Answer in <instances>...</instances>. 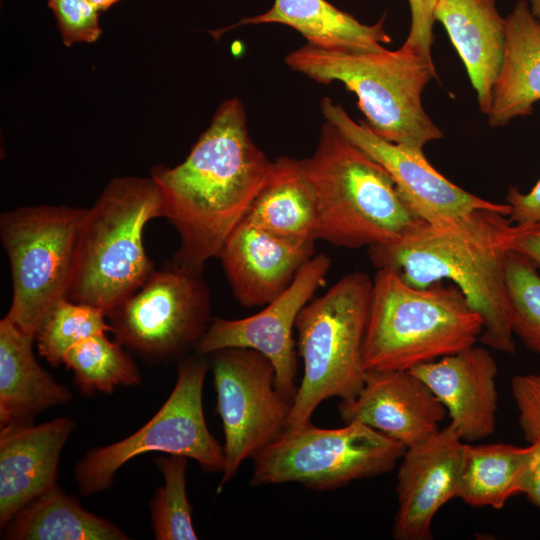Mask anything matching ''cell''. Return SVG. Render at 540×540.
<instances>
[{
    "label": "cell",
    "instance_id": "9c48e42d",
    "mask_svg": "<svg viewBox=\"0 0 540 540\" xmlns=\"http://www.w3.org/2000/svg\"><path fill=\"white\" fill-rule=\"evenodd\" d=\"M406 447L361 423L285 429L252 460L253 486L298 483L327 491L391 471Z\"/></svg>",
    "mask_w": 540,
    "mask_h": 540
},
{
    "label": "cell",
    "instance_id": "30bf717a",
    "mask_svg": "<svg viewBox=\"0 0 540 540\" xmlns=\"http://www.w3.org/2000/svg\"><path fill=\"white\" fill-rule=\"evenodd\" d=\"M207 368V361L200 357L180 361L172 392L143 427L120 441L90 449L75 466V482L81 494L109 489L121 466L152 451L191 458L205 472H223L224 447L209 431L203 411Z\"/></svg>",
    "mask_w": 540,
    "mask_h": 540
},
{
    "label": "cell",
    "instance_id": "ac0fdd59",
    "mask_svg": "<svg viewBox=\"0 0 540 540\" xmlns=\"http://www.w3.org/2000/svg\"><path fill=\"white\" fill-rule=\"evenodd\" d=\"M444 405L463 441L474 442L496 429L498 367L491 353L475 345L410 369Z\"/></svg>",
    "mask_w": 540,
    "mask_h": 540
},
{
    "label": "cell",
    "instance_id": "484cf974",
    "mask_svg": "<svg viewBox=\"0 0 540 540\" xmlns=\"http://www.w3.org/2000/svg\"><path fill=\"white\" fill-rule=\"evenodd\" d=\"M529 451V445L463 442L456 498L471 507L502 509L519 494L518 483Z\"/></svg>",
    "mask_w": 540,
    "mask_h": 540
},
{
    "label": "cell",
    "instance_id": "4fadbf2b",
    "mask_svg": "<svg viewBox=\"0 0 540 540\" xmlns=\"http://www.w3.org/2000/svg\"><path fill=\"white\" fill-rule=\"evenodd\" d=\"M330 266L327 255H314L290 286L258 313L241 319H212L196 353L203 356L233 347L262 353L274 366L277 389L293 402L298 389L293 328L302 308L326 282Z\"/></svg>",
    "mask_w": 540,
    "mask_h": 540
},
{
    "label": "cell",
    "instance_id": "7a4b0ae2",
    "mask_svg": "<svg viewBox=\"0 0 540 540\" xmlns=\"http://www.w3.org/2000/svg\"><path fill=\"white\" fill-rule=\"evenodd\" d=\"M516 230L508 215L478 210L446 223L420 221L395 240L369 247L368 255L377 269L393 268L415 288L451 281L481 316L480 342L513 354L505 259Z\"/></svg>",
    "mask_w": 540,
    "mask_h": 540
},
{
    "label": "cell",
    "instance_id": "5bb4252c",
    "mask_svg": "<svg viewBox=\"0 0 540 540\" xmlns=\"http://www.w3.org/2000/svg\"><path fill=\"white\" fill-rule=\"evenodd\" d=\"M321 111L326 121L387 170L409 209L421 220L446 223L478 210L510 215L511 207L507 203H493L467 192L435 170L424 152L382 139L330 98L322 99Z\"/></svg>",
    "mask_w": 540,
    "mask_h": 540
},
{
    "label": "cell",
    "instance_id": "cb8c5ba5",
    "mask_svg": "<svg viewBox=\"0 0 540 540\" xmlns=\"http://www.w3.org/2000/svg\"><path fill=\"white\" fill-rule=\"evenodd\" d=\"M244 221L280 237L316 241V200L302 159L281 156L272 161Z\"/></svg>",
    "mask_w": 540,
    "mask_h": 540
},
{
    "label": "cell",
    "instance_id": "836d02e7",
    "mask_svg": "<svg viewBox=\"0 0 540 540\" xmlns=\"http://www.w3.org/2000/svg\"><path fill=\"white\" fill-rule=\"evenodd\" d=\"M506 202L511 207L509 218L513 224L525 225L540 222V179L528 192L510 187Z\"/></svg>",
    "mask_w": 540,
    "mask_h": 540
},
{
    "label": "cell",
    "instance_id": "e575fe53",
    "mask_svg": "<svg viewBox=\"0 0 540 540\" xmlns=\"http://www.w3.org/2000/svg\"><path fill=\"white\" fill-rule=\"evenodd\" d=\"M529 446L530 451L519 479L518 492L540 507V437L529 443Z\"/></svg>",
    "mask_w": 540,
    "mask_h": 540
},
{
    "label": "cell",
    "instance_id": "d590c367",
    "mask_svg": "<svg viewBox=\"0 0 540 540\" xmlns=\"http://www.w3.org/2000/svg\"><path fill=\"white\" fill-rule=\"evenodd\" d=\"M510 249L519 252L540 268V222L517 225Z\"/></svg>",
    "mask_w": 540,
    "mask_h": 540
},
{
    "label": "cell",
    "instance_id": "d4e9b609",
    "mask_svg": "<svg viewBox=\"0 0 540 540\" xmlns=\"http://www.w3.org/2000/svg\"><path fill=\"white\" fill-rule=\"evenodd\" d=\"M13 540H127L114 523L81 507L56 484L21 508L4 527Z\"/></svg>",
    "mask_w": 540,
    "mask_h": 540
},
{
    "label": "cell",
    "instance_id": "603a6c76",
    "mask_svg": "<svg viewBox=\"0 0 540 540\" xmlns=\"http://www.w3.org/2000/svg\"><path fill=\"white\" fill-rule=\"evenodd\" d=\"M265 23L289 26L298 31L307 44L326 50L378 51L391 42L384 29V16L375 24L366 25L326 0H274L266 12L243 18L211 34L217 38L232 28Z\"/></svg>",
    "mask_w": 540,
    "mask_h": 540
},
{
    "label": "cell",
    "instance_id": "8d00e7d4",
    "mask_svg": "<svg viewBox=\"0 0 540 540\" xmlns=\"http://www.w3.org/2000/svg\"><path fill=\"white\" fill-rule=\"evenodd\" d=\"M90 1L98 8L100 12H103L120 0H90Z\"/></svg>",
    "mask_w": 540,
    "mask_h": 540
},
{
    "label": "cell",
    "instance_id": "7c38bea8",
    "mask_svg": "<svg viewBox=\"0 0 540 540\" xmlns=\"http://www.w3.org/2000/svg\"><path fill=\"white\" fill-rule=\"evenodd\" d=\"M212 373L225 436L220 493L244 461L253 459L286 429L292 401L277 389L271 361L254 349L213 352Z\"/></svg>",
    "mask_w": 540,
    "mask_h": 540
},
{
    "label": "cell",
    "instance_id": "ffe728a7",
    "mask_svg": "<svg viewBox=\"0 0 540 540\" xmlns=\"http://www.w3.org/2000/svg\"><path fill=\"white\" fill-rule=\"evenodd\" d=\"M435 19L447 31L487 116L505 53V18L496 0H437Z\"/></svg>",
    "mask_w": 540,
    "mask_h": 540
},
{
    "label": "cell",
    "instance_id": "8fae6325",
    "mask_svg": "<svg viewBox=\"0 0 540 540\" xmlns=\"http://www.w3.org/2000/svg\"><path fill=\"white\" fill-rule=\"evenodd\" d=\"M210 313L203 275L169 263L106 316L119 343L148 360L166 361L195 350Z\"/></svg>",
    "mask_w": 540,
    "mask_h": 540
},
{
    "label": "cell",
    "instance_id": "d6a6232c",
    "mask_svg": "<svg viewBox=\"0 0 540 540\" xmlns=\"http://www.w3.org/2000/svg\"><path fill=\"white\" fill-rule=\"evenodd\" d=\"M411 11V26L402 46L432 62L431 48L434 41V11L437 0H408Z\"/></svg>",
    "mask_w": 540,
    "mask_h": 540
},
{
    "label": "cell",
    "instance_id": "ba28073f",
    "mask_svg": "<svg viewBox=\"0 0 540 540\" xmlns=\"http://www.w3.org/2000/svg\"><path fill=\"white\" fill-rule=\"evenodd\" d=\"M87 209L22 206L0 216V238L11 269L12 301L6 314L35 339L49 310L68 298Z\"/></svg>",
    "mask_w": 540,
    "mask_h": 540
},
{
    "label": "cell",
    "instance_id": "7402d4cb",
    "mask_svg": "<svg viewBox=\"0 0 540 540\" xmlns=\"http://www.w3.org/2000/svg\"><path fill=\"white\" fill-rule=\"evenodd\" d=\"M34 338L0 320V425L31 424L37 414L69 402L72 394L36 360Z\"/></svg>",
    "mask_w": 540,
    "mask_h": 540
},
{
    "label": "cell",
    "instance_id": "6da1fadb",
    "mask_svg": "<svg viewBox=\"0 0 540 540\" xmlns=\"http://www.w3.org/2000/svg\"><path fill=\"white\" fill-rule=\"evenodd\" d=\"M271 166L249 135L238 98L220 104L183 162L153 166L150 177L161 190L164 217L180 240L171 264L203 274L245 219Z\"/></svg>",
    "mask_w": 540,
    "mask_h": 540
},
{
    "label": "cell",
    "instance_id": "4dcf8cb0",
    "mask_svg": "<svg viewBox=\"0 0 540 540\" xmlns=\"http://www.w3.org/2000/svg\"><path fill=\"white\" fill-rule=\"evenodd\" d=\"M47 4L56 18L65 46L93 43L100 38V11L90 0H47Z\"/></svg>",
    "mask_w": 540,
    "mask_h": 540
},
{
    "label": "cell",
    "instance_id": "9a60e30c",
    "mask_svg": "<svg viewBox=\"0 0 540 540\" xmlns=\"http://www.w3.org/2000/svg\"><path fill=\"white\" fill-rule=\"evenodd\" d=\"M462 445L458 432L448 424L405 449L397 473L394 539H432L435 515L457 497Z\"/></svg>",
    "mask_w": 540,
    "mask_h": 540
},
{
    "label": "cell",
    "instance_id": "4316f807",
    "mask_svg": "<svg viewBox=\"0 0 540 540\" xmlns=\"http://www.w3.org/2000/svg\"><path fill=\"white\" fill-rule=\"evenodd\" d=\"M63 364L74 374V383L86 395L111 393L118 386H135L141 375L123 345L106 333L89 336L71 347Z\"/></svg>",
    "mask_w": 540,
    "mask_h": 540
},
{
    "label": "cell",
    "instance_id": "d6986e66",
    "mask_svg": "<svg viewBox=\"0 0 540 540\" xmlns=\"http://www.w3.org/2000/svg\"><path fill=\"white\" fill-rule=\"evenodd\" d=\"M76 422L9 424L0 432V525L4 528L26 504L56 484L60 454Z\"/></svg>",
    "mask_w": 540,
    "mask_h": 540
},
{
    "label": "cell",
    "instance_id": "1f68e13d",
    "mask_svg": "<svg viewBox=\"0 0 540 540\" xmlns=\"http://www.w3.org/2000/svg\"><path fill=\"white\" fill-rule=\"evenodd\" d=\"M518 423L528 443L540 437V374H519L511 380Z\"/></svg>",
    "mask_w": 540,
    "mask_h": 540
},
{
    "label": "cell",
    "instance_id": "83f0119b",
    "mask_svg": "<svg viewBox=\"0 0 540 540\" xmlns=\"http://www.w3.org/2000/svg\"><path fill=\"white\" fill-rule=\"evenodd\" d=\"M106 317V313L97 307L68 298L60 300L49 310L36 332L40 356L51 366H58L63 363L66 352L79 341L112 332Z\"/></svg>",
    "mask_w": 540,
    "mask_h": 540
},
{
    "label": "cell",
    "instance_id": "f546056e",
    "mask_svg": "<svg viewBox=\"0 0 540 540\" xmlns=\"http://www.w3.org/2000/svg\"><path fill=\"white\" fill-rule=\"evenodd\" d=\"M505 281L513 334L540 355V274L525 256L510 249L505 259Z\"/></svg>",
    "mask_w": 540,
    "mask_h": 540
},
{
    "label": "cell",
    "instance_id": "e0dca14e",
    "mask_svg": "<svg viewBox=\"0 0 540 540\" xmlns=\"http://www.w3.org/2000/svg\"><path fill=\"white\" fill-rule=\"evenodd\" d=\"M313 240H293L242 221L220 259L234 297L243 307L264 306L283 293L314 256Z\"/></svg>",
    "mask_w": 540,
    "mask_h": 540
},
{
    "label": "cell",
    "instance_id": "f1b7e54d",
    "mask_svg": "<svg viewBox=\"0 0 540 540\" xmlns=\"http://www.w3.org/2000/svg\"><path fill=\"white\" fill-rule=\"evenodd\" d=\"M161 456L155 459L164 483L151 503V523L157 540H196L192 508L186 493L187 457Z\"/></svg>",
    "mask_w": 540,
    "mask_h": 540
},
{
    "label": "cell",
    "instance_id": "277c9868",
    "mask_svg": "<svg viewBox=\"0 0 540 540\" xmlns=\"http://www.w3.org/2000/svg\"><path fill=\"white\" fill-rule=\"evenodd\" d=\"M363 347L366 371L410 370L475 345L479 313L458 287L407 284L390 267L378 268Z\"/></svg>",
    "mask_w": 540,
    "mask_h": 540
},
{
    "label": "cell",
    "instance_id": "52a82bcc",
    "mask_svg": "<svg viewBox=\"0 0 540 540\" xmlns=\"http://www.w3.org/2000/svg\"><path fill=\"white\" fill-rule=\"evenodd\" d=\"M372 284L363 272L349 273L300 311L295 328L304 373L286 429L311 422L323 401L352 399L363 387V347Z\"/></svg>",
    "mask_w": 540,
    "mask_h": 540
},
{
    "label": "cell",
    "instance_id": "8992f818",
    "mask_svg": "<svg viewBox=\"0 0 540 540\" xmlns=\"http://www.w3.org/2000/svg\"><path fill=\"white\" fill-rule=\"evenodd\" d=\"M159 217L163 197L151 177L111 179L86 211L68 299L107 314L134 294L155 270L143 233Z\"/></svg>",
    "mask_w": 540,
    "mask_h": 540
},
{
    "label": "cell",
    "instance_id": "5b68a950",
    "mask_svg": "<svg viewBox=\"0 0 540 540\" xmlns=\"http://www.w3.org/2000/svg\"><path fill=\"white\" fill-rule=\"evenodd\" d=\"M285 63L318 83L341 82L356 95L364 123L384 140L423 152L443 137L422 104L424 88L436 77L434 64L404 46L338 51L306 44L288 53Z\"/></svg>",
    "mask_w": 540,
    "mask_h": 540
},
{
    "label": "cell",
    "instance_id": "44dd1931",
    "mask_svg": "<svg viewBox=\"0 0 540 540\" xmlns=\"http://www.w3.org/2000/svg\"><path fill=\"white\" fill-rule=\"evenodd\" d=\"M505 53L487 114L491 127L529 116L540 100V19L526 0L505 18Z\"/></svg>",
    "mask_w": 540,
    "mask_h": 540
},
{
    "label": "cell",
    "instance_id": "3957f363",
    "mask_svg": "<svg viewBox=\"0 0 540 540\" xmlns=\"http://www.w3.org/2000/svg\"><path fill=\"white\" fill-rule=\"evenodd\" d=\"M303 160L317 209L316 240L357 249L387 243L419 223L387 170L326 121Z\"/></svg>",
    "mask_w": 540,
    "mask_h": 540
},
{
    "label": "cell",
    "instance_id": "2e32d148",
    "mask_svg": "<svg viewBox=\"0 0 540 540\" xmlns=\"http://www.w3.org/2000/svg\"><path fill=\"white\" fill-rule=\"evenodd\" d=\"M344 423L361 422L406 448L440 429L446 408L410 370L366 371L359 393L337 406Z\"/></svg>",
    "mask_w": 540,
    "mask_h": 540
},
{
    "label": "cell",
    "instance_id": "74e56055",
    "mask_svg": "<svg viewBox=\"0 0 540 540\" xmlns=\"http://www.w3.org/2000/svg\"><path fill=\"white\" fill-rule=\"evenodd\" d=\"M530 9L533 15L540 19V0H530Z\"/></svg>",
    "mask_w": 540,
    "mask_h": 540
}]
</instances>
